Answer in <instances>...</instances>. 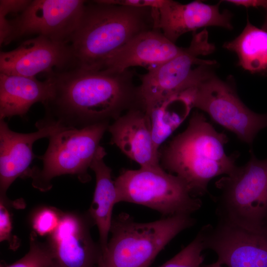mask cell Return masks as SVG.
<instances>
[{
    "label": "cell",
    "mask_w": 267,
    "mask_h": 267,
    "mask_svg": "<svg viewBox=\"0 0 267 267\" xmlns=\"http://www.w3.org/2000/svg\"><path fill=\"white\" fill-rule=\"evenodd\" d=\"M134 73L75 66L46 74L51 92L43 103L44 117L35 126L57 125L83 129L115 120L123 113L141 108Z\"/></svg>",
    "instance_id": "6da1fadb"
},
{
    "label": "cell",
    "mask_w": 267,
    "mask_h": 267,
    "mask_svg": "<svg viewBox=\"0 0 267 267\" xmlns=\"http://www.w3.org/2000/svg\"><path fill=\"white\" fill-rule=\"evenodd\" d=\"M156 9L86 1L69 44L77 66L99 70L133 38L155 28Z\"/></svg>",
    "instance_id": "7a4b0ae2"
},
{
    "label": "cell",
    "mask_w": 267,
    "mask_h": 267,
    "mask_svg": "<svg viewBox=\"0 0 267 267\" xmlns=\"http://www.w3.org/2000/svg\"><path fill=\"white\" fill-rule=\"evenodd\" d=\"M227 135L217 131L204 114L194 111L186 129L160 152L161 166L181 178L195 197L207 192L214 178L229 174L236 166L237 153L227 155Z\"/></svg>",
    "instance_id": "3957f363"
},
{
    "label": "cell",
    "mask_w": 267,
    "mask_h": 267,
    "mask_svg": "<svg viewBox=\"0 0 267 267\" xmlns=\"http://www.w3.org/2000/svg\"><path fill=\"white\" fill-rule=\"evenodd\" d=\"M190 215L138 222L127 213L113 218L111 237L96 267H150L158 254L178 234L192 227Z\"/></svg>",
    "instance_id": "277c9868"
},
{
    "label": "cell",
    "mask_w": 267,
    "mask_h": 267,
    "mask_svg": "<svg viewBox=\"0 0 267 267\" xmlns=\"http://www.w3.org/2000/svg\"><path fill=\"white\" fill-rule=\"evenodd\" d=\"M207 61L193 69V84L185 89L193 108L205 112L217 124L251 144L258 133L267 127V113L254 112L238 96L232 83L218 77Z\"/></svg>",
    "instance_id": "5b68a950"
},
{
    "label": "cell",
    "mask_w": 267,
    "mask_h": 267,
    "mask_svg": "<svg viewBox=\"0 0 267 267\" xmlns=\"http://www.w3.org/2000/svg\"><path fill=\"white\" fill-rule=\"evenodd\" d=\"M250 153L246 164L216 182L221 191L216 214L218 220L253 228L267 222V158Z\"/></svg>",
    "instance_id": "8992f818"
},
{
    "label": "cell",
    "mask_w": 267,
    "mask_h": 267,
    "mask_svg": "<svg viewBox=\"0 0 267 267\" xmlns=\"http://www.w3.org/2000/svg\"><path fill=\"white\" fill-rule=\"evenodd\" d=\"M109 125L102 123L80 129H59L48 137L47 148L39 157L43 162L42 169H28L24 175L31 177L33 186L43 191L51 187L53 178L62 175H76L82 182L89 181L88 170Z\"/></svg>",
    "instance_id": "52a82bcc"
},
{
    "label": "cell",
    "mask_w": 267,
    "mask_h": 267,
    "mask_svg": "<svg viewBox=\"0 0 267 267\" xmlns=\"http://www.w3.org/2000/svg\"><path fill=\"white\" fill-rule=\"evenodd\" d=\"M115 183L119 202L146 206L166 217L191 215L202 205L201 201L191 194L181 178L162 167L123 170Z\"/></svg>",
    "instance_id": "ba28073f"
},
{
    "label": "cell",
    "mask_w": 267,
    "mask_h": 267,
    "mask_svg": "<svg viewBox=\"0 0 267 267\" xmlns=\"http://www.w3.org/2000/svg\"><path fill=\"white\" fill-rule=\"evenodd\" d=\"M206 30L194 32L189 46L182 53L140 76L139 95L146 112L188 88L193 66L200 65L207 60L199 57L210 54L215 50V45L209 42Z\"/></svg>",
    "instance_id": "9c48e42d"
},
{
    "label": "cell",
    "mask_w": 267,
    "mask_h": 267,
    "mask_svg": "<svg viewBox=\"0 0 267 267\" xmlns=\"http://www.w3.org/2000/svg\"><path fill=\"white\" fill-rule=\"evenodd\" d=\"M86 0H32L14 18L7 45L22 38L42 36L69 44L81 18Z\"/></svg>",
    "instance_id": "30bf717a"
},
{
    "label": "cell",
    "mask_w": 267,
    "mask_h": 267,
    "mask_svg": "<svg viewBox=\"0 0 267 267\" xmlns=\"http://www.w3.org/2000/svg\"><path fill=\"white\" fill-rule=\"evenodd\" d=\"M205 249L227 267H267V222L253 228L218 220L200 230Z\"/></svg>",
    "instance_id": "8fae6325"
},
{
    "label": "cell",
    "mask_w": 267,
    "mask_h": 267,
    "mask_svg": "<svg viewBox=\"0 0 267 267\" xmlns=\"http://www.w3.org/2000/svg\"><path fill=\"white\" fill-rule=\"evenodd\" d=\"M93 225L88 213H62L47 242L51 254L50 267H96L102 249L91 236Z\"/></svg>",
    "instance_id": "7c38bea8"
},
{
    "label": "cell",
    "mask_w": 267,
    "mask_h": 267,
    "mask_svg": "<svg viewBox=\"0 0 267 267\" xmlns=\"http://www.w3.org/2000/svg\"><path fill=\"white\" fill-rule=\"evenodd\" d=\"M77 66L69 44L42 36L23 41L17 47L0 52V73L35 77L44 72Z\"/></svg>",
    "instance_id": "4fadbf2b"
},
{
    "label": "cell",
    "mask_w": 267,
    "mask_h": 267,
    "mask_svg": "<svg viewBox=\"0 0 267 267\" xmlns=\"http://www.w3.org/2000/svg\"><path fill=\"white\" fill-rule=\"evenodd\" d=\"M221 2L211 5L195 0L182 4L165 0L158 10L156 28L175 44L183 34L202 27L218 26L232 30V14L228 10L220 11Z\"/></svg>",
    "instance_id": "5bb4252c"
},
{
    "label": "cell",
    "mask_w": 267,
    "mask_h": 267,
    "mask_svg": "<svg viewBox=\"0 0 267 267\" xmlns=\"http://www.w3.org/2000/svg\"><path fill=\"white\" fill-rule=\"evenodd\" d=\"M37 131L19 133L10 130L4 120H0V202L9 205L6 192L16 178L28 169L35 155V142L48 138L61 128L57 125L37 126Z\"/></svg>",
    "instance_id": "9a60e30c"
},
{
    "label": "cell",
    "mask_w": 267,
    "mask_h": 267,
    "mask_svg": "<svg viewBox=\"0 0 267 267\" xmlns=\"http://www.w3.org/2000/svg\"><path fill=\"white\" fill-rule=\"evenodd\" d=\"M111 143L140 167L158 168L160 152L155 147L148 115L142 108H133L110 124Z\"/></svg>",
    "instance_id": "2e32d148"
},
{
    "label": "cell",
    "mask_w": 267,
    "mask_h": 267,
    "mask_svg": "<svg viewBox=\"0 0 267 267\" xmlns=\"http://www.w3.org/2000/svg\"><path fill=\"white\" fill-rule=\"evenodd\" d=\"M184 50L160 30L154 29L136 36L111 54L100 69L123 72L131 67L141 66L149 70L175 58Z\"/></svg>",
    "instance_id": "e0dca14e"
},
{
    "label": "cell",
    "mask_w": 267,
    "mask_h": 267,
    "mask_svg": "<svg viewBox=\"0 0 267 267\" xmlns=\"http://www.w3.org/2000/svg\"><path fill=\"white\" fill-rule=\"evenodd\" d=\"M51 92L48 78L39 81L36 77L0 73V120L23 117L35 103L44 102Z\"/></svg>",
    "instance_id": "ac0fdd59"
},
{
    "label": "cell",
    "mask_w": 267,
    "mask_h": 267,
    "mask_svg": "<svg viewBox=\"0 0 267 267\" xmlns=\"http://www.w3.org/2000/svg\"><path fill=\"white\" fill-rule=\"evenodd\" d=\"M106 155L105 149L100 145L89 167L95 173L96 185L88 214L98 229L99 243L102 253L105 251L108 244L114 206L119 203L115 180L112 179V170L103 160Z\"/></svg>",
    "instance_id": "d6986e66"
},
{
    "label": "cell",
    "mask_w": 267,
    "mask_h": 267,
    "mask_svg": "<svg viewBox=\"0 0 267 267\" xmlns=\"http://www.w3.org/2000/svg\"><path fill=\"white\" fill-rule=\"evenodd\" d=\"M193 108L191 102L182 92L158 103L148 112L152 139L159 150L162 144L180 125Z\"/></svg>",
    "instance_id": "ffe728a7"
},
{
    "label": "cell",
    "mask_w": 267,
    "mask_h": 267,
    "mask_svg": "<svg viewBox=\"0 0 267 267\" xmlns=\"http://www.w3.org/2000/svg\"><path fill=\"white\" fill-rule=\"evenodd\" d=\"M235 53L238 65L253 73L267 71V32L252 25L247 19L242 32L223 45Z\"/></svg>",
    "instance_id": "44dd1931"
},
{
    "label": "cell",
    "mask_w": 267,
    "mask_h": 267,
    "mask_svg": "<svg viewBox=\"0 0 267 267\" xmlns=\"http://www.w3.org/2000/svg\"><path fill=\"white\" fill-rule=\"evenodd\" d=\"M205 249L200 230L189 244L158 267H201L204 259L202 252Z\"/></svg>",
    "instance_id": "7402d4cb"
},
{
    "label": "cell",
    "mask_w": 267,
    "mask_h": 267,
    "mask_svg": "<svg viewBox=\"0 0 267 267\" xmlns=\"http://www.w3.org/2000/svg\"><path fill=\"white\" fill-rule=\"evenodd\" d=\"M51 254L47 242L38 240L35 232L30 236V249L21 259L12 264H1L0 267H50Z\"/></svg>",
    "instance_id": "603a6c76"
},
{
    "label": "cell",
    "mask_w": 267,
    "mask_h": 267,
    "mask_svg": "<svg viewBox=\"0 0 267 267\" xmlns=\"http://www.w3.org/2000/svg\"><path fill=\"white\" fill-rule=\"evenodd\" d=\"M62 213L53 207H43L37 210L32 218L35 232L41 236L51 234L57 228Z\"/></svg>",
    "instance_id": "cb8c5ba5"
},
{
    "label": "cell",
    "mask_w": 267,
    "mask_h": 267,
    "mask_svg": "<svg viewBox=\"0 0 267 267\" xmlns=\"http://www.w3.org/2000/svg\"><path fill=\"white\" fill-rule=\"evenodd\" d=\"M32 0H0V15L6 16L11 13H21Z\"/></svg>",
    "instance_id": "d4e9b609"
},
{
    "label": "cell",
    "mask_w": 267,
    "mask_h": 267,
    "mask_svg": "<svg viewBox=\"0 0 267 267\" xmlns=\"http://www.w3.org/2000/svg\"><path fill=\"white\" fill-rule=\"evenodd\" d=\"M165 0H103L105 2L135 7H149L159 9Z\"/></svg>",
    "instance_id": "484cf974"
},
{
    "label": "cell",
    "mask_w": 267,
    "mask_h": 267,
    "mask_svg": "<svg viewBox=\"0 0 267 267\" xmlns=\"http://www.w3.org/2000/svg\"><path fill=\"white\" fill-rule=\"evenodd\" d=\"M11 221L10 213L3 203H0V240H7L11 238Z\"/></svg>",
    "instance_id": "4316f807"
},
{
    "label": "cell",
    "mask_w": 267,
    "mask_h": 267,
    "mask_svg": "<svg viewBox=\"0 0 267 267\" xmlns=\"http://www.w3.org/2000/svg\"><path fill=\"white\" fill-rule=\"evenodd\" d=\"M224 1L245 7L265 8L267 4V0H228Z\"/></svg>",
    "instance_id": "83f0119b"
},
{
    "label": "cell",
    "mask_w": 267,
    "mask_h": 267,
    "mask_svg": "<svg viewBox=\"0 0 267 267\" xmlns=\"http://www.w3.org/2000/svg\"><path fill=\"white\" fill-rule=\"evenodd\" d=\"M201 267H222V265L217 261L211 264L202 265Z\"/></svg>",
    "instance_id": "f1b7e54d"
},
{
    "label": "cell",
    "mask_w": 267,
    "mask_h": 267,
    "mask_svg": "<svg viewBox=\"0 0 267 267\" xmlns=\"http://www.w3.org/2000/svg\"><path fill=\"white\" fill-rule=\"evenodd\" d=\"M265 8L267 9V15H266V17L265 22H264L261 29L262 30H264L265 31L267 32V4H266Z\"/></svg>",
    "instance_id": "f546056e"
}]
</instances>
